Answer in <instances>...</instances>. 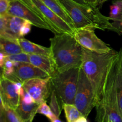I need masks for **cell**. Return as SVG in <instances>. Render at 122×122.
Here are the masks:
<instances>
[{"instance_id":"obj_24","label":"cell","mask_w":122,"mask_h":122,"mask_svg":"<svg viewBox=\"0 0 122 122\" xmlns=\"http://www.w3.org/2000/svg\"><path fill=\"white\" fill-rule=\"evenodd\" d=\"M37 113L44 115L45 117H47L50 120L56 117V115L52 111L50 106L47 105L46 101L43 102L41 104H39V107L37 110Z\"/></svg>"},{"instance_id":"obj_6","label":"cell","mask_w":122,"mask_h":122,"mask_svg":"<svg viewBox=\"0 0 122 122\" xmlns=\"http://www.w3.org/2000/svg\"><path fill=\"white\" fill-rule=\"evenodd\" d=\"M33 10L52 29L54 34L66 33L73 35L75 30L61 19L41 0H21Z\"/></svg>"},{"instance_id":"obj_2","label":"cell","mask_w":122,"mask_h":122,"mask_svg":"<svg viewBox=\"0 0 122 122\" xmlns=\"http://www.w3.org/2000/svg\"><path fill=\"white\" fill-rule=\"evenodd\" d=\"M51 58L57 72L81 67L82 47L73 34L63 33L55 34L50 39Z\"/></svg>"},{"instance_id":"obj_15","label":"cell","mask_w":122,"mask_h":122,"mask_svg":"<svg viewBox=\"0 0 122 122\" xmlns=\"http://www.w3.org/2000/svg\"><path fill=\"white\" fill-rule=\"evenodd\" d=\"M39 104L34 102L32 104H25L20 99L17 108L15 110L17 114L24 122H32Z\"/></svg>"},{"instance_id":"obj_39","label":"cell","mask_w":122,"mask_h":122,"mask_svg":"<svg viewBox=\"0 0 122 122\" xmlns=\"http://www.w3.org/2000/svg\"></svg>"},{"instance_id":"obj_8","label":"cell","mask_w":122,"mask_h":122,"mask_svg":"<svg viewBox=\"0 0 122 122\" xmlns=\"http://www.w3.org/2000/svg\"><path fill=\"white\" fill-rule=\"evenodd\" d=\"M73 36L82 48L99 54L107 53L113 49L109 45L101 40L95 33V29L82 28L76 29Z\"/></svg>"},{"instance_id":"obj_32","label":"cell","mask_w":122,"mask_h":122,"mask_svg":"<svg viewBox=\"0 0 122 122\" xmlns=\"http://www.w3.org/2000/svg\"><path fill=\"white\" fill-rule=\"evenodd\" d=\"M0 122H7L5 113L0 110Z\"/></svg>"},{"instance_id":"obj_12","label":"cell","mask_w":122,"mask_h":122,"mask_svg":"<svg viewBox=\"0 0 122 122\" xmlns=\"http://www.w3.org/2000/svg\"><path fill=\"white\" fill-rule=\"evenodd\" d=\"M14 81L2 75L0 77V90L4 105L15 110L20 102V96L14 86Z\"/></svg>"},{"instance_id":"obj_36","label":"cell","mask_w":122,"mask_h":122,"mask_svg":"<svg viewBox=\"0 0 122 122\" xmlns=\"http://www.w3.org/2000/svg\"><path fill=\"white\" fill-rule=\"evenodd\" d=\"M83 1L86 4H96V0H83Z\"/></svg>"},{"instance_id":"obj_25","label":"cell","mask_w":122,"mask_h":122,"mask_svg":"<svg viewBox=\"0 0 122 122\" xmlns=\"http://www.w3.org/2000/svg\"><path fill=\"white\" fill-rule=\"evenodd\" d=\"M2 69V75L5 77L11 80L13 75H14V70H15V68H14L13 61L6 59L4 65Z\"/></svg>"},{"instance_id":"obj_19","label":"cell","mask_w":122,"mask_h":122,"mask_svg":"<svg viewBox=\"0 0 122 122\" xmlns=\"http://www.w3.org/2000/svg\"><path fill=\"white\" fill-rule=\"evenodd\" d=\"M63 109L64 111L67 122H76L79 118L83 116L74 104H64L63 105Z\"/></svg>"},{"instance_id":"obj_11","label":"cell","mask_w":122,"mask_h":122,"mask_svg":"<svg viewBox=\"0 0 122 122\" xmlns=\"http://www.w3.org/2000/svg\"><path fill=\"white\" fill-rule=\"evenodd\" d=\"M14 68L15 70L11 80L15 81H20L21 83L31 79L46 78L50 77L48 74L30 63L20 62Z\"/></svg>"},{"instance_id":"obj_34","label":"cell","mask_w":122,"mask_h":122,"mask_svg":"<svg viewBox=\"0 0 122 122\" xmlns=\"http://www.w3.org/2000/svg\"><path fill=\"white\" fill-rule=\"evenodd\" d=\"M106 0H96V4L98 6H101L103 4L104 2H105Z\"/></svg>"},{"instance_id":"obj_9","label":"cell","mask_w":122,"mask_h":122,"mask_svg":"<svg viewBox=\"0 0 122 122\" xmlns=\"http://www.w3.org/2000/svg\"><path fill=\"white\" fill-rule=\"evenodd\" d=\"M8 14L27 20L33 26L48 30L52 32L51 28L21 0H10Z\"/></svg>"},{"instance_id":"obj_18","label":"cell","mask_w":122,"mask_h":122,"mask_svg":"<svg viewBox=\"0 0 122 122\" xmlns=\"http://www.w3.org/2000/svg\"><path fill=\"white\" fill-rule=\"evenodd\" d=\"M0 51L7 55H13L22 53V49L18 41H14L0 37Z\"/></svg>"},{"instance_id":"obj_7","label":"cell","mask_w":122,"mask_h":122,"mask_svg":"<svg viewBox=\"0 0 122 122\" xmlns=\"http://www.w3.org/2000/svg\"><path fill=\"white\" fill-rule=\"evenodd\" d=\"M74 105L83 117H88L92 109L96 106L95 94L92 85L81 68L78 85L74 99Z\"/></svg>"},{"instance_id":"obj_35","label":"cell","mask_w":122,"mask_h":122,"mask_svg":"<svg viewBox=\"0 0 122 122\" xmlns=\"http://www.w3.org/2000/svg\"><path fill=\"white\" fill-rule=\"evenodd\" d=\"M51 122H63V121L61 120L59 118V117H55L54 118H52V120H51Z\"/></svg>"},{"instance_id":"obj_16","label":"cell","mask_w":122,"mask_h":122,"mask_svg":"<svg viewBox=\"0 0 122 122\" xmlns=\"http://www.w3.org/2000/svg\"><path fill=\"white\" fill-rule=\"evenodd\" d=\"M45 6L66 22L75 31L73 22L58 0H41Z\"/></svg>"},{"instance_id":"obj_31","label":"cell","mask_w":122,"mask_h":122,"mask_svg":"<svg viewBox=\"0 0 122 122\" xmlns=\"http://www.w3.org/2000/svg\"><path fill=\"white\" fill-rule=\"evenodd\" d=\"M7 55L4 53L0 51V68L2 69L4 65L5 62L6 61V57Z\"/></svg>"},{"instance_id":"obj_28","label":"cell","mask_w":122,"mask_h":122,"mask_svg":"<svg viewBox=\"0 0 122 122\" xmlns=\"http://www.w3.org/2000/svg\"><path fill=\"white\" fill-rule=\"evenodd\" d=\"M110 8V16L108 17H109L110 20H111L114 18L116 17L119 15L120 11V6L119 2L114 0Z\"/></svg>"},{"instance_id":"obj_1","label":"cell","mask_w":122,"mask_h":122,"mask_svg":"<svg viewBox=\"0 0 122 122\" xmlns=\"http://www.w3.org/2000/svg\"><path fill=\"white\" fill-rule=\"evenodd\" d=\"M119 54V51L113 49L109 53L99 54L82 48L81 68L91 84L96 105L102 99L110 69Z\"/></svg>"},{"instance_id":"obj_33","label":"cell","mask_w":122,"mask_h":122,"mask_svg":"<svg viewBox=\"0 0 122 122\" xmlns=\"http://www.w3.org/2000/svg\"><path fill=\"white\" fill-rule=\"evenodd\" d=\"M76 122H88V120H87V118L82 116V117H81V118H79Z\"/></svg>"},{"instance_id":"obj_23","label":"cell","mask_w":122,"mask_h":122,"mask_svg":"<svg viewBox=\"0 0 122 122\" xmlns=\"http://www.w3.org/2000/svg\"><path fill=\"white\" fill-rule=\"evenodd\" d=\"M5 114L7 122H24L15 110L5 105Z\"/></svg>"},{"instance_id":"obj_27","label":"cell","mask_w":122,"mask_h":122,"mask_svg":"<svg viewBox=\"0 0 122 122\" xmlns=\"http://www.w3.org/2000/svg\"><path fill=\"white\" fill-rule=\"evenodd\" d=\"M6 59L10 60L13 62H18L20 63H29V54L22 52L20 53L13 55H7Z\"/></svg>"},{"instance_id":"obj_26","label":"cell","mask_w":122,"mask_h":122,"mask_svg":"<svg viewBox=\"0 0 122 122\" xmlns=\"http://www.w3.org/2000/svg\"><path fill=\"white\" fill-rule=\"evenodd\" d=\"M0 37L7 38L14 41H18L17 39L10 35L7 29V24L4 17L0 16Z\"/></svg>"},{"instance_id":"obj_21","label":"cell","mask_w":122,"mask_h":122,"mask_svg":"<svg viewBox=\"0 0 122 122\" xmlns=\"http://www.w3.org/2000/svg\"><path fill=\"white\" fill-rule=\"evenodd\" d=\"M50 106L52 112L56 115V117H59L60 116L61 112L62 109H63V106L60 102L54 91L52 90L51 94Z\"/></svg>"},{"instance_id":"obj_22","label":"cell","mask_w":122,"mask_h":122,"mask_svg":"<svg viewBox=\"0 0 122 122\" xmlns=\"http://www.w3.org/2000/svg\"><path fill=\"white\" fill-rule=\"evenodd\" d=\"M119 2L120 6V11L119 15L113 19L112 23L113 27V31L119 35L122 34V0H116Z\"/></svg>"},{"instance_id":"obj_30","label":"cell","mask_w":122,"mask_h":122,"mask_svg":"<svg viewBox=\"0 0 122 122\" xmlns=\"http://www.w3.org/2000/svg\"><path fill=\"white\" fill-rule=\"evenodd\" d=\"M32 25L30 22H29L27 20H25L24 23L23 24L22 26L20 28V33H19L20 38L24 37L25 35L28 34L30 32L31 29H32Z\"/></svg>"},{"instance_id":"obj_13","label":"cell","mask_w":122,"mask_h":122,"mask_svg":"<svg viewBox=\"0 0 122 122\" xmlns=\"http://www.w3.org/2000/svg\"><path fill=\"white\" fill-rule=\"evenodd\" d=\"M29 58L30 63L45 71L50 77L56 71L53 61L50 56L29 54Z\"/></svg>"},{"instance_id":"obj_29","label":"cell","mask_w":122,"mask_h":122,"mask_svg":"<svg viewBox=\"0 0 122 122\" xmlns=\"http://www.w3.org/2000/svg\"><path fill=\"white\" fill-rule=\"evenodd\" d=\"M10 0H0V16L4 17L8 14Z\"/></svg>"},{"instance_id":"obj_4","label":"cell","mask_w":122,"mask_h":122,"mask_svg":"<svg viewBox=\"0 0 122 122\" xmlns=\"http://www.w3.org/2000/svg\"><path fill=\"white\" fill-rule=\"evenodd\" d=\"M119 56L110 69L102 99L95 106L97 122H122L117 88Z\"/></svg>"},{"instance_id":"obj_14","label":"cell","mask_w":122,"mask_h":122,"mask_svg":"<svg viewBox=\"0 0 122 122\" xmlns=\"http://www.w3.org/2000/svg\"><path fill=\"white\" fill-rule=\"evenodd\" d=\"M18 43L22 49L23 52L27 54L51 56V50L50 47H45L42 45L33 43L24 37L19 38Z\"/></svg>"},{"instance_id":"obj_3","label":"cell","mask_w":122,"mask_h":122,"mask_svg":"<svg viewBox=\"0 0 122 122\" xmlns=\"http://www.w3.org/2000/svg\"><path fill=\"white\" fill-rule=\"evenodd\" d=\"M73 22L75 29L92 28L95 29L110 30L113 27L109 17L103 15L94 4H79L72 0H58Z\"/></svg>"},{"instance_id":"obj_20","label":"cell","mask_w":122,"mask_h":122,"mask_svg":"<svg viewBox=\"0 0 122 122\" xmlns=\"http://www.w3.org/2000/svg\"><path fill=\"white\" fill-rule=\"evenodd\" d=\"M117 88L119 107L122 116V48L119 50L117 75Z\"/></svg>"},{"instance_id":"obj_37","label":"cell","mask_w":122,"mask_h":122,"mask_svg":"<svg viewBox=\"0 0 122 122\" xmlns=\"http://www.w3.org/2000/svg\"><path fill=\"white\" fill-rule=\"evenodd\" d=\"M72 1H75V2H77V3L82 4H86L85 2H84V1H83V0H72Z\"/></svg>"},{"instance_id":"obj_5","label":"cell","mask_w":122,"mask_h":122,"mask_svg":"<svg viewBox=\"0 0 122 122\" xmlns=\"http://www.w3.org/2000/svg\"><path fill=\"white\" fill-rule=\"evenodd\" d=\"M80 70L81 67L61 72L56 71L51 76L52 90L56 93L62 106L64 104H74Z\"/></svg>"},{"instance_id":"obj_17","label":"cell","mask_w":122,"mask_h":122,"mask_svg":"<svg viewBox=\"0 0 122 122\" xmlns=\"http://www.w3.org/2000/svg\"><path fill=\"white\" fill-rule=\"evenodd\" d=\"M4 17L5 19L7 29L9 33L13 37L18 39L20 38L19 33H20V28L25 22V20L18 17L13 16L8 14L4 16Z\"/></svg>"},{"instance_id":"obj_38","label":"cell","mask_w":122,"mask_h":122,"mask_svg":"<svg viewBox=\"0 0 122 122\" xmlns=\"http://www.w3.org/2000/svg\"><path fill=\"white\" fill-rule=\"evenodd\" d=\"M107 1V0H106V1Z\"/></svg>"},{"instance_id":"obj_10","label":"cell","mask_w":122,"mask_h":122,"mask_svg":"<svg viewBox=\"0 0 122 122\" xmlns=\"http://www.w3.org/2000/svg\"><path fill=\"white\" fill-rule=\"evenodd\" d=\"M25 91L30 94L36 104L47 100L52 92L51 77L46 78H33L22 83Z\"/></svg>"}]
</instances>
